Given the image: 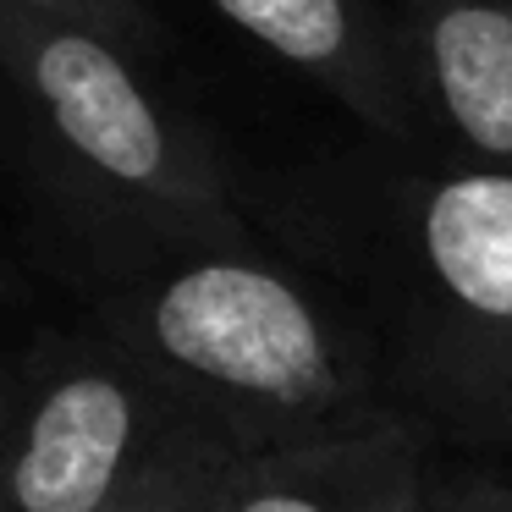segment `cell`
<instances>
[{"label":"cell","mask_w":512,"mask_h":512,"mask_svg":"<svg viewBox=\"0 0 512 512\" xmlns=\"http://www.w3.org/2000/svg\"><path fill=\"white\" fill-rule=\"evenodd\" d=\"M100 336L243 457L408 413L375 336L254 243L122 265L100 292Z\"/></svg>","instance_id":"6da1fadb"},{"label":"cell","mask_w":512,"mask_h":512,"mask_svg":"<svg viewBox=\"0 0 512 512\" xmlns=\"http://www.w3.org/2000/svg\"><path fill=\"white\" fill-rule=\"evenodd\" d=\"M0 78L34 122L61 199L122 265L254 243L232 171L204 127L144 78V56L94 28L0 6Z\"/></svg>","instance_id":"7a4b0ae2"},{"label":"cell","mask_w":512,"mask_h":512,"mask_svg":"<svg viewBox=\"0 0 512 512\" xmlns=\"http://www.w3.org/2000/svg\"><path fill=\"white\" fill-rule=\"evenodd\" d=\"M386 320L402 408L512 452V171L452 160L397 177Z\"/></svg>","instance_id":"3957f363"},{"label":"cell","mask_w":512,"mask_h":512,"mask_svg":"<svg viewBox=\"0 0 512 512\" xmlns=\"http://www.w3.org/2000/svg\"><path fill=\"white\" fill-rule=\"evenodd\" d=\"M237 463L116 342H56L6 430V512H210Z\"/></svg>","instance_id":"277c9868"},{"label":"cell","mask_w":512,"mask_h":512,"mask_svg":"<svg viewBox=\"0 0 512 512\" xmlns=\"http://www.w3.org/2000/svg\"><path fill=\"white\" fill-rule=\"evenodd\" d=\"M204 6L281 67L320 83L375 133H430V111H424L402 28L380 17L369 0H204Z\"/></svg>","instance_id":"5b68a950"},{"label":"cell","mask_w":512,"mask_h":512,"mask_svg":"<svg viewBox=\"0 0 512 512\" xmlns=\"http://www.w3.org/2000/svg\"><path fill=\"white\" fill-rule=\"evenodd\" d=\"M435 452L408 413L243 457L210 512H424Z\"/></svg>","instance_id":"8992f818"},{"label":"cell","mask_w":512,"mask_h":512,"mask_svg":"<svg viewBox=\"0 0 512 512\" xmlns=\"http://www.w3.org/2000/svg\"><path fill=\"white\" fill-rule=\"evenodd\" d=\"M430 133L468 166L512 171V0H402Z\"/></svg>","instance_id":"52a82bcc"},{"label":"cell","mask_w":512,"mask_h":512,"mask_svg":"<svg viewBox=\"0 0 512 512\" xmlns=\"http://www.w3.org/2000/svg\"><path fill=\"white\" fill-rule=\"evenodd\" d=\"M0 6L28 12V17H50V23L94 28V34L127 45L133 56H155L160 50V23L144 12V0H0Z\"/></svg>","instance_id":"ba28073f"},{"label":"cell","mask_w":512,"mask_h":512,"mask_svg":"<svg viewBox=\"0 0 512 512\" xmlns=\"http://www.w3.org/2000/svg\"><path fill=\"white\" fill-rule=\"evenodd\" d=\"M424 512H512V474L435 463L430 507H424Z\"/></svg>","instance_id":"9c48e42d"},{"label":"cell","mask_w":512,"mask_h":512,"mask_svg":"<svg viewBox=\"0 0 512 512\" xmlns=\"http://www.w3.org/2000/svg\"><path fill=\"white\" fill-rule=\"evenodd\" d=\"M12 287H17V270L6 259V248H0V298H12Z\"/></svg>","instance_id":"30bf717a"},{"label":"cell","mask_w":512,"mask_h":512,"mask_svg":"<svg viewBox=\"0 0 512 512\" xmlns=\"http://www.w3.org/2000/svg\"><path fill=\"white\" fill-rule=\"evenodd\" d=\"M0 512H6V430H0Z\"/></svg>","instance_id":"8fae6325"}]
</instances>
